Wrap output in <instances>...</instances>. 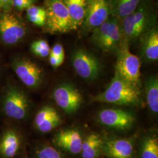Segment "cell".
<instances>
[{"instance_id":"cell-1","label":"cell","mask_w":158,"mask_h":158,"mask_svg":"<svg viewBox=\"0 0 158 158\" xmlns=\"http://www.w3.org/2000/svg\"><path fill=\"white\" fill-rule=\"evenodd\" d=\"M157 13L151 0H143L134 11L120 20L123 40L127 44L139 40L156 27Z\"/></svg>"},{"instance_id":"cell-2","label":"cell","mask_w":158,"mask_h":158,"mask_svg":"<svg viewBox=\"0 0 158 158\" xmlns=\"http://www.w3.org/2000/svg\"><path fill=\"white\" fill-rule=\"evenodd\" d=\"M30 101L27 93L14 82L9 81L0 93V111L6 118L23 121L28 117Z\"/></svg>"},{"instance_id":"cell-3","label":"cell","mask_w":158,"mask_h":158,"mask_svg":"<svg viewBox=\"0 0 158 158\" xmlns=\"http://www.w3.org/2000/svg\"><path fill=\"white\" fill-rule=\"evenodd\" d=\"M96 102L122 106H136L140 102L139 87L115 73L107 89L93 98Z\"/></svg>"},{"instance_id":"cell-4","label":"cell","mask_w":158,"mask_h":158,"mask_svg":"<svg viewBox=\"0 0 158 158\" xmlns=\"http://www.w3.org/2000/svg\"><path fill=\"white\" fill-rule=\"evenodd\" d=\"M91 34V42L104 52L116 51L123 40L120 20L111 15Z\"/></svg>"},{"instance_id":"cell-5","label":"cell","mask_w":158,"mask_h":158,"mask_svg":"<svg viewBox=\"0 0 158 158\" xmlns=\"http://www.w3.org/2000/svg\"><path fill=\"white\" fill-rule=\"evenodd\" d=\"M46 32L64 34L77 29L67 8L60 0H47L45 2Z\"/></svg>"},{"instance_id":"cell-6","label":"cell","mask_w":158,"mask_h":158,"mask_svg":"<svg viewBox=\"0 0 158 158\" xmlns=\"http://www.w3.org/2000/svg\"><path fill=\"white\" fill-rule=\"evenodd\" d=\"M116 51L115 73L128 83L139 87L141 76L139 58L131 52L129 44L123 40Z\"/></svg>"},{"instance_id":"cell-7","label":"cell","mask_w":158,"mask_h":158,"mask_svg":"<svg viewBox=\"0 0 158 158\" xmlns=\"http://www.w3.org/2000/svg\"><path fill=\"white\" fill-rule=\"evenodd\" d=\"M11 68L17 77L25 86L30 89H37L42 85L44 73L36 63L26 57L14 58Z\"/></svg>"},{"instance_id":"cell-8","label":"cell","mask_w":158,"mask_h":158,"mask_svg":"<svg viewBox=\"0 0 158 158\" xmlns=\"http://www.w3.org/2000/svg\"><path fill=\"white\" fill-rule=\"evenodd\" d=\"M27 28L21 19L9 12H0V41L6 46H14L23 40Z\"/></svg>"},{"instance_id":"cell-9","label":"cell","mask_w":158,"mask_h":158,"mask_svg":"<svg viewBox=\"0 0 158 158\" xmlns=\"http://www.w3.org/2000/svg\"><path fill=\"white\" fill-rule=\"evenodd\" d=\"M71 62L76 73L86 80L97 79L102 72V64L98 58L83 48L73 52Z\"/></svg>"},{"instance_id":"cell-10","label":"cell","mask_w":158,"mask_h":158,"mask_svg":"<svg viewBox=\"0 0 158 158\" xmlns=\"http://www.w3.org/2000/svg\"><path fill=\"white\" fill-rule=\"evenodd\" d=\"M110 15L108 0H89L85 19L80 27L81 34L91 33Z\"/></svg>"},{"instance_id":"cell-11","label":"cell","mask_w":158,"mask_h":158,"mask_svg":"<svg viewBox=\"0 0 158 158\" xmlns=\"http://www.w3.org/2000/svg\"><path fill=\"white\" fill-rule=\"evenodd\" d=\"M52 97L57 105L68 114L77 112L83 102L78 89L69 84L57 85L53 91Z\"/></svg>"},{"instance_id":"cell-12","label":"cell","mask_w":158,"mask_h":158,"mask_svg":"<svg viewBox=\"0 0 158 158\" xmlns=\"http://www.w3.org/2000/svg\"><path fill=\"white\" fill-rule=\"evenodd\" d=\"M100 123L119 130H128L135 122L134 115L128 111L118 109H104L98 115Z\"/></svg>"},{"instance_id":"cell-13","label":"cell","mask_w":158,"mask_h":158,"mask_svg":"<svg viewBox=\"0 0 158 158\" xmlns=\"http://www.w3.org/2000/svg\"><path fill=\"white\" fill-rule=\"evenodd\" d=\"M23 137L15 127L4 128L0 134V156L2 158H14L20 150Z\"/></svg>"},{"instance_id":"cell-14","label":"cell","mask_w":158,"mask_h":158,"mask_svg":"<svg viewBox=\"0 0 158 158\" xmlns=\"http://www.w3.org/2000/svg\"><path fill=\"white\" fill-rule=\"evenodd\" d=\"M61 117L56 110L51 106H44L37 112L34 126L39 132L45 134L55 129L61 124Z\"/></svg>"},{"instance_id":"cell-15","label":"cell","mask_w":158,"mask_h":158,"mask_svg":"<svg viewBox=\"0 0 158 158\" xmlns=\"http://www.w3.org/2000/svg\"><path fill=\"white\" fill-rule=\"evenodd\" d=\"M53 142L56 147L72 154L81 152L83 139L77 130H60L54 136Z\"/></svg>"},{"instance_id":"cell-16","label":"cell","mask_w":158,"mask_h":158,"mask_svg":"<svg viewBox=\"0 0 158 158\" xmlns=\"http://www.w3.org/2000/svg\"><path fill=\"white\" fill-rule=\"evenodd\" d=\"M102 151L110 158H134L132 139L115 138L102 143Z\"/></svg>"},{"instance_id":"cell-17","label":"cell","mask_w":158,"mask_h":158,"mask_svg":"<svg viewBox=\"0 0 158 158\" xmlns=\"http://www.w3.org/2000/svg\"><path fill=\"white\" fill-rule=\"evenodd\" d=\"M142 57L148 62L158 59V29L157 26L143 35L139 38Z\"/></svg>"},{"instance_id":"cell-18","label":"cell","mask_w":158,"mask_h":158,"mask_svg":"<svg viewBox=\"0 0 158 158\" xmlns=\"http://www.w3.org/2000/svg\"><path fill=\"white\" fill-rule=\"evenodd\" d=\"M143 0H108L111 16L121 20L132 14Z\"/></svg>"},{"instance_id":"cell-19","label":"cell","mask_w":158,"mask_h":158,"mask_svg":"<svg viewBox=\"0 0 158 158\" xmlns=\"http://www.w3.org/2000/svg\"><path fill=\"white\" fill-rule=\"evenodd\" d=\"M67 8L76 29L85 19L89 0H60Z\"/></svg>"},{"instance_id":"cell-20","label":"cell","mask_w":158,"mask_h":158,"mask_svg":"<svg viewBox=\"0 0 158 158\" xmlns=\"http://www.w3.org/2000/svg\"><path fill=\"white\" fill-rule=\"evenodd\" d=\"M103 142L101 136L92 133L83 140L81 153L82 158H97L102 151Z\"/></svg>"},{"instance_id":"cell-21","label":"cell","mask_w":158,"mask_h":158,"mask_svg":"<svg viewBox=\"0 0 158 158\" xmlns=\"http://www.w3.org/2000/svg\"><path fill=\"white\" fill-rule=\"evenodd\" d=\"M148 105L153 113L158 112V79L153 76L148 79L146 87Z\"/></svg>"},{"instance_id":"cell-22","label":"cell","mask_w":158,"mask_h":158,"mask_svg":"<svg viewBox=\"0 0 158 158\" xmlns=\"http://www.w3.org/2000/svg\"><path fill=\"white\" fill-rule=\"evenodd\" d=\"M141 158H158V141L155 136L146 138L142 144Z\"/></svg>"},{"instance_id":"cell-23","label":"cell","mask_w":158,"mask_h":158,"mask_svg":"<svg viewBox=\"0 0 158 158\" xmlns=\"http://www.w3.org/2000/svg\"><path fill=\"white\" fill-rule=\"evenodd\" d=\"M30 49L35 55L41 58H45L49 56L51 48L46 40H39L34 41L31 44Z\"/></svg>"},{"instance_id":"cell-24","label":"cell","mask_w":158,"mask_h":158,"mask_svg":"<svg viewBox=\"0 0 158 158\" xmlns=\"http://www.w3.org/2000/svg\"><path fill=\"white\" fill-rule=\"evenodd\" d=\"M35 158H64L62 154L55 147L43 145L36 150Z\"/></svg>"},{"instance_id":"cell-25","label":"cell","mask_w":158,"mask_h":158,"mask_svg":"<svg viewBox=\"0 0 158 158\" xmlns=\"http://www.w3.org/2000/svg\"><path fill=\"white\" fill-rule=\"evenodd\" d=\"M35 0H12V6L18 11H23L33 5Z\"/></svg>"},{"instance_id":"cell-26","label":"cell","mask_w":158,"mask_h":158,"mask_svg":"<svg viewBox=\"0 0 158 158\" xmlns=\"http://www.w3.org/2000/svg\"><path fill=\"white\" fill-rule=\"evenodd\" d=\"M27 17H38L40 15H46V11L45 8H42L38 6H29L27 10Z\"/></svg>"},{"instance_id":"cell-27","label":"cell","mask_w":158,"mask_h":158,"mask_svg":"<svg viewBox=\"0 0 158 158\" xmlns=\"http://www.w3.org/2000/svg\"><path fill=\"white\" fill-rule=\"evenodd\" d=\"M49 55L55 56L59 57L64 58L65 54H64V50L63 46L58 43L55 44L52 48V49H51Z\"/></svg>"},{"instance_id":"cell-28","label":"cell","mask_w":158,"mask_h":158,"mask_svg":"<svg viewBox=\"0 0 158 158\" xmlns=\"http://www.w3.org/2000/svg\"><path fill=\"white\" fill-rule=\"evenodd\" d=\"M49 63L52 66V67L53 68H58L60 67L61 65H62L63 63L64 62V58L62 57H59L55 56L53 55H49Z\"/></svg>"},{"instance_id":"cell-29","label":"cell","mask_w":158,"mask_h":158,"mask_svg":"<svg viewBox=\"0 0 158 158\" xmlns=\"http://www.w3.org/2000/svg\"><path fill=\"white\" fill-rule=\"evenodd\" d=\"M12 8V0H0V12H9Z\"/></svg>"},{"instance_id":"cell-30","label":"cell","mask_w":158,"mask_h":158,"mask_svg":"<svg viewBox=\"0 0 158 158\" xmlns=\"http://www.w3.org/2000/svg\"><path fill=\"white\" fill-rule=\"evenodd\" d=\"M27 158V157H23V158Z\"/></svg>"},{"instance_id":"cell-31","label":"cell","mask_w":158,"mask_h":158,"mask_svg":"<svg viewBox=\"0 0 158 158\" xmlns=\"http://www.w3.org/2000/svg\"><path fill=\"white\" fill-rule=\"evenodd\" d=\"M0 68H1V66H0Z\"/></svg>"}]
</instances>
